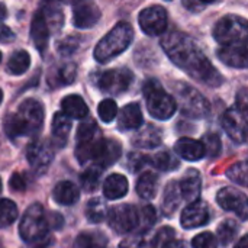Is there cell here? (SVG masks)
Masks as SVG:
<instances>
[{
	"instance_id": "5bb4252c",
	"label": "cell",
	"mask_w": 248,
	"mask_h": 248,
	"mask_svg": "<svg viewBox=\"0 0 248 248\" xmlns=\"http://www.w3.org/2000/svg\"><path fill=\"white\" fill-rule=\"evenodd\" d=\"M26 158L31 167L41 174L49 167L54 158L52 147L45 141H32L26 148Z\"/></svg>"
},
{
	"instance_id": "30bf717a",
	"label": "cell",
	"mask_w": 248,
	"mask_h": 248,
	"mask_svg": "<svg viewBox=\"0 0 248 248\" xmlns=\"http://www.w3.org/2000/svg\"><path fill=\"white\" fill-rule=\"evenodd\" d=\"M132 80H134V74L128 68H113L99 76L97 86L103 93L118 96L129 89Z\"/></svg>"
},
{
	"instance_id": "ba28073f",
	"label": "cell",
	"mask_w": 248,
	"mask_h": 248,
	"mask_svg": "<svg viewBox=\"0 0 248 248\" xmlns=\"http://www.w3.org/2000/svg\"><path fill=\"white\" fill-rule=\"evenodd\" d=\"M102 134L96 125L94 121L87 119L78 125L77 129V148H76V157L80 164H86L92 160L93 151L100 141Z\"/></svg>"
},
{
	"instance_id": "680465c9",
	"label": "cell",
	"mask_w": 248,
	"mask_h": 248,
	"mask_svg": "<svg viewBox=\"0 0 248 248\" xmlns=\"http://www.w3.org/2000/svg\"><path fill=\"white\" fill-rule=\"evenodd\" d=\"M36 248H46L45 246H41V247H36Z\"/></svg>"
},
{
	"instance_id": "44dd1931",
	"label": "cell",
	"mask_w": 248,
	"mask_h": 248,
	"mask_svg": "<svg viewBox=\"0 0 248 248\" xmlns=\"http://www.w3.org/2000/svg\"><path fill=\"white\" fill-rule=\"evenodd\" d=\"M174 151L179 157L187 161H198L206 155L203 142L193 138H180L174 144Z\"/></svg>"
},
{
	"instance_id": "ffe728a7",
	"label": "cell",
	"mask_w": 248,
	"mask_h": 248,
	"mask_svg": "<svg viewBox=\"0 0 248 248\" xmlns=\"http://www.w3.org/2000/svg\"><path fill=\"white\" fill-rule=\"evenodd\" d=\"M142 110L138 103H128L121 109L118 116L119 131H137L142 126Z\"/></svg>"
},
{
	"instance_id": "83f0119b",
	"label": "cell",
	"mask_w": 248,
	"mask_h": 248,
	"mask_svg": "<svg viewBox=\"0 0 248 248\" xmlns=\"http://www.w3.org/2000/svg\"><path fill=\"white\" fill-rule=\"evenodd\" d=\"M52 196H54V201L58 205L70 206V205H74L78 201L80 192H78V187L73 182L65 180V182L57 183V186L52 190Z\"/></svg>"
},
{
	"instance_id": "ee69618b",
	"label": "cell",
	"mask_w": 248,
	"mask_h": 248,
	"mask_svg": "<svg viewBox=\"0 0 248 248\" xmlns=\"http://www.w3.org/2000/svg\"><path fill=\"white\" fill-rule=\"evenodd\" d=\"M157 221V214L153 206H145L140 212V227L142 228L141 232H147Z\"/></svg>"
},
{
	"instance_id": "9f6ffc18",
	"label": "cell",
	"mask_w": 248,
	"mask_h": 248,
	"mask_svg": "<svg viewBox=\"0 0 248 248\" xmlns=\"http://www.w3.org/2000/svg\"><path fill=\"white\" fill-rule=\"evenodd\" d=\"M1 100H3V93H1V90H0V103H1Z\"/></svg>"
},
{
	"instance_id": "db71d44e",
	"label": "cell",
	"mask_w": 248,
	"mask_h": 248,
	"mask_svg": "<svg viewBox=\"0 0 248 248\" xmlns=\"http://www.w3.org/2000/svg\"><path fill=\"white\" fill-rule=\"evenodd\" d=\"M234 248H248V237L247 235H243L241 240L237 243V246Z\"/></svg>"
},
{
	"instance_id": "7c38bea8",
	"label": "cell",
	"mask_w": 248,
	"mask_h": 248,
	"mask_svg": "<svg viewBox=\"0 0 248 248\" xmlns=\"http://www.w3.org/2000/svg\"><path fill=\"white\" fill-rule=\"evenodd\" d=\"M221 125L227 135L237 144H246L247 141V113L237 108L227 109L221 116Z\"/></svg>"
},
{
	"instance_id": "4dcf8cb0",
	"label": "cell",
	"mask_w": 248,
	"mask_h": 248,
	"mask_svg": "<svg viewBox=\"0 0 248 248\" xmlns=\"http://www.w3.org/2000/svg\"><path fill=\"white\" fill-rule=\"evenodd\" d=\"M29 65H31L29 54L23 49H19L10 55V58L6 64V71L12 76H20L28 71Z\"/></svg>"
},
{
	"instance_id": "d4e9b609",
	"label": "cell",
	"mask_w": 248,
	"mask_h": 248,
	"mask_svg": "<svg viewBox=\"0 0 248 248\" xmlns=\"http://www.w3.org/2000/svg\"><path fill=\"white\" fill-rule=\"evenodd\" d=\"M76 77H77V65L73 64V62H68V64L54 67L49 71L48 83H49L51 87L68 86L76 80Z\"/></svg>"
},
{
	"instance_id": "74e56055",
	"label": "cell",
	"mask_w": 248,
	"mask_h": 248,
	"mask_svg": "<svg viewBox=\"0 0 248 248\" xmlns=\"http://www.w3.org/2000/svg\"><path fill=\"white\" fill-rule=\"evenodd\" d=\"M100 177H102V169L97 166H92L89 167L81 176H80V182L81 186L86 192H94L100 183Z\"/></svg>"
},
{
	"instance_id": "3957f363",
	"label": "cell",
	"mask_w": 248,
	"mask_h": 248,
	"mask_svg": "<svg viewBox=\"0 0 248 248\" xmlns=\"http://www.w3.org/2000/svg\"><path fill=\"white\" fill-rule=\"evenodd\" d=\"M134 39V29L128 22L116 23L96 45L94 60L105 64L122 54Z\"/></svg>"
},
{
	"instance_id": "91938a15",
	"label": "cell",
	"mask_w": 248,
	"mask_h": 248,
	"mask_svg": "<svg viewBox=\"0 0 248 248\" xmlns=\"http://www.w3.org/2000/svg\"><path fill=\"white\" fill-rule=\"evenodd\" d=\"M0 62H1V52H0Z\"/></svg>"
},
{
	"instance_id": "836d02e7",
	"label": "cell",
	"mask_w": 248,
	"mask_h": 248,
	"mask_svg": "<svg viewBox=\"0 0 248 248\" xmlns=\"http://www.w3.org/2000/svg\"><path fill=\"white\" fill-rule=\"evenodd\" d=\"M148 161H151V164L160 170V171H173L176 170L180 163L179 160L176 158V155L170 151H161V153H157L154 157L148 158Z\"/></svg>"
},
{
	"instance_id": "816d5d0a",
	"label": "cell",
	"mask_w": 248,
	"mask_h": 248,
	"mask_svg": "<svg viewBox=\"0 0 248 248\" xmlns=\"http://www.w3.org/2000/svg\"><path fill=\"white\" fill-rule=\"evenodd\" d=\"M46 221H48V227L51 225L52 228H61L64 224L62 217H60L58 214H48L46 215Z\"/></svg>"
},
{
	"instance_id": "f35d334b",
	"label": "cell",
	"mask_w": 248,
	"mask_h": 248,
	"mask_svg": "<svg viewBox=\"0 0 248 248\" xmlns=\"http://www.w3.org/2000/svg\"><path fill=\"white\" fill-rule=\"evenodd\" d=\"M237 232H238V227H237V224H235L234 221H231V219L224 221V222L218 227V230H217L218 240H219V243H221L224 247L230 246V244L234 241V238L237 237Z\"/></svg>"
},
{
	"instance_id": "52a82bcc",
	"label": "cell",
	"mask_w": 248,
	"mask_h": 248,
	"mask_svg": "<svg viewBox=\"0 0 248 248\" xmlns=\"http://www.w3.org/2000/svg\"><path fill=\"white\" fill-rule=\"evenodd\" d=\"M247 19L237 15H227L221 17L214 28V38L217 42L225 45L247 41Z\"/></svg>"
},
{
	"instance_id": "8fae6325",
	"label": "cell",
	"mask_w": 248,
	"mask_h": 248,
	"mask_svg": "<svg viewBox=\"0 0 248 248\" xmlns=\"http://www.w3.org/2000/svg\"><path fill=\"white\" fill-rule=\"evenodd\" d=\"M140 26L148 36H157L167 29V12L163 6L153 4L140 12Z\"/></svg>"
},
{
	"instance_id": "277c9868",
	"label": "cell",
	"mask_w": 248,
	"mask_h": 248,
	"mask_svg": "<svg viewBox=\"0 0 248 248\" xmlns=\"http://www.w3.org/2000/svg\"><path fill=\"white\" fill-rule=\"evenodd\" d=\"M142 93L147 100V109L153 118L158 121H167L176 113L177 105L174 97L163 89L158 80H147L142 86Z\"/></svg>"
},
{
	"instance_id": "1f68e13d",
	"label": "cell",
	"mask_w": 248,
	"mask_h": 248,
	"mask_svg": "<svg viewBox=\"0 0 248 248\" xmlns=\"http://www.w3.org/2000/svg\"><path fill=\"white\" fill-rule=\"evenodd\" d=\"M157 186H158V177L154 173H142L137 182V193L142 199H153L157 193Z\"/></svg>"
},
{
	"instance_id": "e575fe53",
	"label": "cell",
	"mask_w": 248,
	"mask_h": 248,
	"mask_svg": "<svg viewBox=\"0 0 248 248\" xmlns=\"http://www.w3.org/2000/svg\"><path fill=\"white\" fill-rule=\"evenodd\" d=\"M106 217H108V208L105 202L99 198L90 199L86 206V218L92 224H100L102 221H105Z\"/></svg>"
},
{
	"instance_id": "4316f807",
	"label": "cell",
	"mask_w": 248,
	"mask_h": 248,
	"mask_svg": "<svg viewBox=\"0 0 248 248\" xmlns=\"http://www.w3.org/2000/svg\"><path fill=\"white\" fill-rule=\"evenodd\" d=\"M61 108H62V113L70 119H83L89 113V108L86 102L78 94L65 96L61 100Z\"/></svg>"
},
{
	"instance_id": "f6af8a7d",
	"label": "cell",
	"mask_w": 248,
	"mask_h": 248,
	"mask_svg": "<svg viewBox=\"0 0 248 248\" xmlns=\"http://www.w3.org/2000/svg\"><path fill=\"white\" fill-rule=\"evenodd\" d=\"M193 248H218L217 238L211 232H202L192 240Z\"/></svg>"
},
{
	"instance_id": "4fadbf2b",
	"label": "cell",
	"mask_w": 248,
	"mask_h": 248,
	"mask_svg": "<svg viewBox=\"0 0 248 248\" xmlns=\"http://www.w3.org/2000/svg\"><path fill=\"white\" fill-rule=\"evenodd\" d=\"M217 202L224 211L235 214L241 221H247V196L243 192L237 190L235 187H224L218 192Z\"/></svg>"
},
{
	"instance_id": "6f0895ef",
	"label": "cell",
	"mask_w": 248,
	"mask_h": 248,
	"mask_svg": "<svg viewBox=\"0 0 248 248\" xmlns=\"http://www.w3.org/2000/svg\"><path fill=\"white\" fill-rule=\"evenodd\" d=\"M1 187H3V185H1V179H0V193H1Z\"/></svg>"
},
{
	"instance_id": "5b68a950",
	"label": "cell",
	"mask_w": 248,
	"mask_h": 248,
	"mask_svg": "<svg viewBox=\"0 0 248 248\" xmlns=\"http://www.w3.org/2000/svg\"><path fill=\"white\" fill-rule=\"evenodd\" d=\"M173 89L176 93L174 100H177L176 105H179V109L183 115L196 119H202L209 115V102L195 87L186 83H174Z\"/></svg>"
},
{
	"instance_id": "94428289",
	"label": "cell",
	"mask_w": 248,
	"mask_h": 248,
	"mask_svg": "<svg viewBox=\"0 0 248 248\" xmlns=\"http://www.w3.org/2000/svg\"><path fill=\"white\" fill-rule=\"evenodd\" d=\"M0 248H4V247H3V246H1V244H0Z\"/></svg>"
},
{
	"instance_id": "2e32d148",
	"label": "cell",
	"mask_w": 248,
	"mask_h": 248,
	"mask_svg": "<svg viewBox=\"0 0 248 248\" xmlns=\"http://www.w3.org/2000/svg\"><path fill=\"white\" fill-rule=\"evenodd\" d=\"M100 16V9L92 1H78L73 7V25L78 29L93 28Z\"/></svg>"
},
{
	"instance_id": "f546056e",
	"label": "cell",
	"mask_w": 248,
	"mask_h": 248,
	"mask_svg": "<svg viewBox=\"0 0 248 248\" xmlns=\"http://www.w3.org/2000/svg\"><path fill=\"white\" fill-rule=\"evenodd\" d=\"M71 132V119L62 112H57L52 118V138L58 147L65 145L67 138Z\"/></svg>"
},
{
	"instance_id": "603a6c76",
	"label": "cell",
	"mask_w": 248,
	"mask_h": 248,
	"mask_svg": "<svg viewBox=\"0 0 248 248\" xmlns=\"http://www.w3.org/2000/svg\"><path fill=\"white\" fill-rule=\"evenodd\" d=\"M31 35H32V41L36 46V49L39 52H44L48 46V42H49V28L46 26L41 12L38 10L32 19V23H31Z\"/></svg>"
},
{
	"instance_id": "bcb514c9",
	"label": "cell",
	"mask_w": 248,
	"mask_h": 248,
	"mask_svg": "<svg viewBox=\"0 0 248 248\" xmlns=\"http://www.w3.org/2000/svg\"><path fill=\"white\" fill-rule=\"evenodd\" d=\"M147 161H148V158L142 154H138V153L129 154L128 155V169L131 171H140L147 164Z\"/></svg>"
},
{
	"instance_id": "b9f144b4",
	"label": "cell",
	"mask_w": 248,
	"mask_h": 248,
	"mask_svg": "<svg viewBox=\"0 0 248 248\" xmlns=\"http://www.w3.org/2000/svg\"><path fill=\"white\" fill-rule=\"evenodd\" d=\"M97 113H99V116H100V119L103 122L109 124V122H112L116 118V115H118V106H116V103L112 99H105V100H102L99 103Z\"/></svg>"
},
{
	"instance_id": "f5cc1de1",
	"label": "cell",
	"mask_w": 248,
	"mask_h": 248,
	"mask_svg": "<svg viewBox=\"0 0 248 248\" xmlns=\"http://www.w3.org/2000/svg\"><path fill=\"white\" fill-rule=\"evenodd\" d=\"M163 248H187V246L182 240H170L163 244Z\"/></svg>"
},
{
	"instance_id": "7a4b0ae2",
	"label": "cell",
	"mask_w": 248,
	"mask_h": 248,
	"mask_svg": "<svg viewBox=\"0 0 248 248\" xmlns=\"http://www.w3.org/2000/svg\"><path fill=\"white\" fill-rule=\"evenodd\" d=\"M44 125V106L35 99L23 100L16 112L6 115L3 121L4 134L10 140L22 137H35Z\"/></svg>"
},
{
	"instance_id": "7bdbcfd3",
	"label": "cell",
	"mask_w": 248,
	"mask_h": 248,
	"mask_svg": "<svg viewBox=\"0 0 248 248\" xmlns=\"http://www.w3.org/2000/svg\"><path fill=\"white\" fill-rule=\"evenodd\" d=\"M203 147H205V151H206V155L211 157V158H215L219 155L221 153V148H222V144H221V140L217 134H206L203 137Z\"/></svg>"
},
{
	"instance_id": "ab89813d",
	"label": "cell",
	"mask_w": 248,
	"mask_h": 248,
	"mask_svg": "<svg viewBox=\"0 0 248 248\" xmlns=\"http://www.w3.org/2000/svg\"><path fill=\"white\" fill-rule=\"evenodd\" d=\"M80 44H81V39L78 36L71 35V36H67V38L57 42V51L62 57H70V55H73L74 52L78 51Z\"/></svg>"
},
{
	"instance_id": "681fc988",
	"label": "cell",
	"mask_w": 248,
	"mask_h": 248,
	"mask_svg": "<svg viewBox=\"0 0 248 248\" xmlns=\"http://www.w3.org/2000/svg\"><path fill=\"white\" fill-rule=\"evenodd\" d=\"M208 4H211V1H196V0H185L183 6L186 9H189L190 12H201L202 9H205Z\"/></svg>"
},
{
	"instance_id": "6da1fadb",
	"label": "cell",
	"mask_w": 248,
	"mask_h": 248,
	"mask_svg": "<svg viewBox=\"0 0 248 248\" xmlns=\"http://www.w3.org/2000/svg\"><path fill=\"white\" fill-rule=\"evenodd\" d=\"M161 46L167 57L192 78L209 86L219 87L224 83L222 74L201 51L193 38L173 31L161 38Z\"/></svg>"
},
{
	"instance_id": "7402d4cb",
	"label": "cell",
	"mask_w": 248,
	"mask_h": 248,
	"mask_svg": "<svg viewBox=\"0 0 248 248\" xmlns=\"http://www.w3.org/2000/svg\"><path fill=\"white\" fill-rule=\"evenodd\" d=\"M179 187H180V193H182L183 199L189 201L190 203L196 202L199 199L201 190H202V179H201L199 171L195 169H190L185 174L182 182L179 183Z\"/></svg>"
},
{
	"instance_id": "d6a6232c",
	"label": "cell",
	"mask_w": 248,
	"mask_h": 248,
	"mask_svg": "<svg viewBox=\"0 0 248 248\" xmlns=\"http://www.w3.org/2000/svg\"><path fill=\"white\" fill-rule=\"evenodd\" d=\"M108 246V238L102 232L96 231H89V232H81L77 235L74 240L73 248H106Z\"/></svg>"
},
{
	"instance_id": "8d00e7d4",
	"label": "cell",
	"mask_w": 248,
	"mask_h": 248,
	"mask_svg": "<svg viewBox=\"0 0 248 248\" xmlns=\"http://www.w3.org/2000/svg\"><path fill=\"white\" fill-rule=\"evenodd\" d=\"M17 218V206L10 199H0V228L12 225Z\"/></svg>"
},
{
	"instance_id": "7dc6e473",
	"label": "cell",
	"mask_w": 248,
	"mask_h": 248,
	"mask_svg": "<svg viewBox=\"0 0 248 248\" xmlns=\"http://www.w3.org/2000/svg\"><path fill=\"white\" fill-rule=\"evenodd\" d=\"M15 38L16 35L13 33V31L4 23H0V44H10L15 41Z\"/></svg>"
},
{
	"instance_id": "9a60e30c",
	"label": "cell",
	"mask_w": 248,
	"mask_h": 248,
	"mask_svg": "<svg viewBox=\"0 0 248 248\" xmlns=\"http://www.w3.org/2000/svg\"><path fill=\"white\" fill-rule=\"evenodd\" d=\"M121 154H122V147L118 141L106 140L102 137L93 151L92 160L94 161V166L103 170L106 167L113 166L121 158Z\"/></svg>"
},
{
	"instance_id": "ac0fdd59",
	"label": "cell",
	"mask_w": 248,
	"mask_h": 248,
	"mask_svg": "<svg viewBox=\"0 0 248 248\" xmlns=\"http://www.w3.org/2000/svg\"><path fill=\"white\" fill-rule=\"evenodd\" d=\"M218 58L234 68H247V41L221 46L218 51Z\"/></svg>"
},
{
	"instance_id": "d6986e66",
	"label": "cell",
	"mask_w": 248,
	"mask_h": 248,
	"mask_svg": "<svg viewBox=\"0 0 248 248\" xmlns=\"http://www.w3.org/2000/svg\"><path fill=\"white\" fill-rule=\"evenodd\" d=\"M163 141V132L160 128L147 124L144 128L137 129L135 135L132 137V145L141 150H153L158 147Z\"/></svg>"
},
{
	"instance_id": "d590c367",
	"label": "cell",
	"mask_w": 248,
	"mask_h": 248,
	"mask_svg": "<svg viewBox=\"0 0 248 248\" xmlns=\"http://www.w3.org/2000/svg\"><path fill=\"white\" fill-rule=\"evenodd\" d=\"M119 248H158V244L155 237H148L145 232H140L124 240Z\"/></svg>"
},
{
	"instance_id": "11a10c76",
	"label": "cell",
	"mask_w": 248,
	"mask_h": 248,
	"mask_svg": "<svg viewBox=\"0 0 248 248\" xmlns=\"http://www.w3.org/2000/svg\"><path fill=\"white\" fill-rule=\"evenodd\" d=\"M6 17H7V9L3 3H0V20H3Z\"/></svg>"
},
{
	"instance_id": "e0dca14e",
	"label": "cell",
	"mask_w": 248,
	"mask_h": 248,
	"mask_svg": "<svg viewBox=\"0 0 248 248\" xmlns=\"http://www.w3.org/2000/svg\"><path fill=\"white\" fill-rule=\"evenodd\" d=\"M182 227L186 230H195L206 225L209 222L208 205L202 201L192 202L182 212Z\"/></svg>"
},
{
	"instance_id": "484cf974",
	"label": "cell",
	"mask_w": 248,
	"mask_h": 248,
	"mask_svg": "<svg viewBox=\"0 0 248 248\" xmlns=\"http://www.w3.org/2000/svg\"><path fill=\"white\" fill-rule=\"evenodd\" d=\"M128 187L129 185H128L126 177L122 174L113 173L103 183V195L109 201H116V199L124 198L128 193Z\"/></svg>"
},
{
	"instance_id": "cb8c5ba5",
	"label": "cell",
	"mask_w": 248,
	"mask_h": 248,
	"mask_svg": "<svg viewBox=\"0 0 248 248\" xmlns=\"http://www.w3.org/2000/svg\"><path fill=\"white\" fill-rule=\"evenodd\" d=\"M46 26L49 28L51 33H57L61 31L62 25H64V13L61 9L60 3H44L39 9Z\"/></svg>"
},
{
	"instance_id": "f1b7e54d",
	"label": "cell",
	"mask_w": 248,
	"mask_h": 248,
	"mask_svg": "<svg viewBox=\"0 0 248 248\" xmlns=\"http://www.w3.org/2000/svg\"><path fill=\"white\" fill-rule=\"evenodd\" d=\"M182 193H180V187H179V182H170L164 190V196H163V203H161V208H163V214L166 217H173L180 203H182Z\"/></svg>"
},
{
	"instance_id": "9c48e42d",
	"label": "cell",
	"mask_w": 248,
	"mask_h": 248,
	"mask_svg": "<svg viewBox=\"0 0 248 248\" xmlns=\"http://www.w3.org/2000/svg\"><path fill=\"white\" fill-rule=\"evenodd\" d=\"M108 222L116 234L132 232L140 227V211L132 205L113 206L108 214Z\"/></svg>"
},
{
	"instance_id": "f907efd6",
	"label": "cell",
	"mask_w": 248,
	"mask_h": 248,
	"mask_svg": "<svg viewBox=\"0 0 248 248\" xmlns=\"http://www.w3.org/2000/svg\"><path fill=\"white\" fill-rule=\"evenodd\" d=\"M237 109H240L241 112L247 113V89H241V92L237 94Z\"/></svg>"
},
{
	"instance_id": "8992f818",
	"label": "cell",
	"mask_w": 248,
	"mask_h": 248,
	"mask_svg": "<svg viewBox=\"0 0 248 248\" xmlns=\"http://www.w3.org/2000/svg\"><path fill=\"white\" fill-rule=\"evenodd\" d=\"M48 221L42 205L32 203L23 214L19 224V234L25 243H38L48 232Z\"/></svg>"
},
{
	"instance_id": "c3c4849f",
	"label": "cell",
	"mask_w": 248,
	"mask_h": 248,
	"mask_svg": "<svg viewBox=\"0 0 248 248\" xmlns=\"http://www.w3.org/2000/svg\"><path fill=\"white\" fill-rule=\"evenodd\" d=\"M9 185H10V189H12V190H16V192H22V190H25V189H26V183H25V180H23V179H22V176H20V174H17V173L12 174Z\"/></svg>"
},
{
	"instance_id": "60d3db41",
	"label": "cell",
	"mask_w": 248,
	"mask_h": 248,
	"mask_svg": "<svg viewBox=\"0 0 248 248\" xmlns=\"http://www.w3.org/2000/svg\"><path fill=\"white\" fill-rule=\"evenodd\" d=\"M227 176L231 182L240 185V186H247V163L246 161H240L237 164H234L232 167H230L227 170Z\"/></svg>"
}]
</instances>
